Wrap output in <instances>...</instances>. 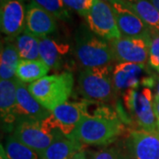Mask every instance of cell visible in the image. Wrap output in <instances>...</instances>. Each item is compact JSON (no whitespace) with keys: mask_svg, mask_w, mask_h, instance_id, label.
<instances>
[{"mask_svg":"<svg viewBox=\"0 0 159 159\" xmlns=\"http://www.w3.org/2000/svg\"><path fill=\"white\" fill-rule=\"evenodd\" d=\"M123 128L118 113L99 104L93 113L82 117L73 139L88 145L104 146L116 141Z\"/></svg>","mask_w":159,"mask_h":159,"instance_id":"cell-1","label":"cell"},{"mask_svg":"<svg viewBox=\"0 0 159 159\" xmlns=\"http://www.w3.org/2000/svg\"><path fill=\"white\" fill-rule=\"evenodd\" d=\"M74 51L77 59L85 68L107 66L116 60L111 44L84 25L75 34Z\"/></svg>","mask_w":159,"mask_h":159,"instance_id":"cell-2","label":"cell"},{"mask_svg":"<svg viewBox=\"0 0 159 159\" xmlns=\"http://www.w3.org/2000/svg\"><path fill=\"white\" fill-rule=\"evenodd\" d=\"M74 88V76L71 73L53 74L29 85V92L47 110L52 111L67 102Z\"/></svg>","mask_w":159,"mask_h":159,"instance_id":"cell-3","label":"cell"},{"mask_svg":"<svg viewBox=\"0 0 159 159\" xmlns=\"http://www.w3.org/2000/svg\"><path fill=\"white\" fill-rule=\"evenodd\" d=\"M78 86L85 100L108 102L116 93L113 84V68L111 65L86 67L79 74Z\"/></svg>","mask_w":159,"mask_h":159,"instance_id":"cell-4","label":"cell"},{"mask_svg":"<svg viewBox=\"0 0 159 159\" xmlns=\"http://www.w3.org/2000/svg\"><path fill=\"white\" fill-rule=\"evenodd\" d=\"M130 89L124 92V105L140 129L159 131L154 111V97L149 88Z\"/></svg>","mask_w":159,"mask_h":159,"instance_id":"cell-5","label":"cell"},{"mask_svg":"<svg viewBox=\"0 0 159 159\" xmlns=\"http://www.w3.org/2000/svg\"><path fill=\"white\" fill-rule=\"evenodd\" d=\"M58 134L51 131L43 120L20 118L17 119L12 135L41 156Z\"/></svg>","mask_w":159,"mask_h":159,"instance_id":"cell-6","label":"cell"},{"mask_svg":"<svg viewBox=\"0 0 159 159\" xmlns=\"http://www.w3.org/2000/svg\"><path fill=\"white\" fill-rule=\"evenodd\" d=\"M87 107V100L81 102H65L51 111V115L47 118V121L52 130L73 139L80 121L83 116L88 114Z\"/></svg>","mask_w":159,"mask_h":159,"instance_id":"cell-7","label":"cell"},{"mask_svg":"<svg viewBox=\"0 0 159 159\" xmlns=\"http://www.w3.org/2000/svg\"><path fill=\"white\" fill-rule=\"evenodd\" d=\"M85 18L89 29L102 39L111 42L121 37L112 9L108 3L96 0L95 5Z\"/></svg>","mask_w":159,"mask_h":159,"instance_id":"cell-8","label":"cell"},{"mask_svg":"<svg viewBox=\"0 0 159 159\" xmlns=\"http://www.w3.org/2000/svg\"><path fill=\"white\" fill-rule=\"evenodd\" d=\"M151 39L140 37H125L111 41L110 44L115 56V59L119 63L142 64L148 61L149 57V47Z\"/></svg>","mask_w":159,"mask_h":159,"instance_id":"cell-9","label":"cell"},{"mask_svg":"<svg viewBox=\"0 0 159 159\" xmlns=\"http://www.w3.org/2000/svg\"><path fill=\"white\" fill-rule=\"evenodd\" d=\"M121 35L125 37H140L151 39L152 34L142 19L121 0L110 3Z\"/></svg>","mask_w":159,"mask_h":159,"instance_id":"cell-10","label":"cell"},{"mask_svg":"<svg viewBox=\"0 0 159 159\" xmlns=\"http://www.w3.org/2000/svg\"><path fill=\"white\" fill-rule=\"evenodd\" d=\"M113 84L116 92H125L130 89L151 87L153 79L146 75L145 65L119 63L113 68Z\"/></svg>","mask_w":159,"mask_h":159,"instance_id":"cell-11","label":"cell"},{"mask_svg":"<svg viewBox=\"0 0 159 159\" xmlns=\"http://www.w3.org/2000/svg\"><path fill=\"white\" fill-rule=\"evenodd\" d=\"M126 147L135 159H159V131H132Z\"/></svg>","mask_w":159,"mask_h":159,"instance_id":"cell-12","label":"cell"},{"mask_svg":"<svg viewBox=\"0 0 159 159\" xmlns=\"http://www.w3.org/2000/svg\"><path fill=\"white\" fill-rule=\"evenodd\" d=\"M2 33L9 37L22 34L26 26V8L21 0H1Z\"/></svg>","mask_w":159,"mask_h":159,"instance_id":"cell-13","label":"cell"},{"mask_svg":"<svg viewBox=\"0 0 159 159\" xmlns=\"http://www.w3.org/2000/svg\"><path fill=\"white\" fill-rule=\"evenodd\" d=\"M57 29L56 18L41 8L34 2L26 7L25 31L37 38H42L52 34Z\"/></svg>","mask_w":159,"mask_h":159,"instance_id":"cell-14","label":"cell"},{"mask_svg":"<svg viewBox=\"0 0 159 159\" xmlns=\"http://www.w3.org/2000/svg\"><path fill=\"white\" fill-rule=\"evenodd\" d=\"M51 114L44 108L29 92V86L18 81L16 116L18 119L28 118L35 120H43Z\"/></svg>","mask_w":159,"mask_h":159,"instance_id":"cell-15","label":"cell"},{"mask_svg":"<svg viewBox=\"0 0 159 159\" xmlns=\"http://www.w3.org/2000/svg\"><path fill=\"white\" fill-rule=\"evenodd\" d=\"M19 80L15 77L0 81V110L1 120L5 125L11 126L17 122V85Z\"/></svg>","mask_w":159,"mask_h":159,"instance_id":"cell-16","label":"cell"},{"mask_svg":"<svg viewBox=\"0 0 159 159\" xmlns=\"http://www.w3.org/2000/svg\"><path fill=\"white\" fill-rule=\"evenodd\" d=\"M68 52L69 45L66 43L57 42L48 36L39 38L40 59L50 68H59Z\"/></svg>","mask_w":159,"mask_h":159,"instance_id":"cell-17","label":"cell"},{"mask_svg":"<svg viewBox=\"0 0 159 159\" xmlns=\"http://www.w3.org/2000/svg\"><path fill=\"white\" fill-rule=\"evenodd\" d=\"M81 148V142L58 134L54 142L41 155V159H72Z\"/></svg>","mask_w":159,"mask_h":159,"instance_id":"cell-18","label":"cell"},{"mask_svg":"<svg viewBox=\"0 0 159 159\" xmlns=\"http://www.w3.org/2000/svg\"><path fill=\"white\" fill-rule=\"evenodd\" d=\"M145 23L152 34H159V11L149 0H121Z\"/></svg>","mask_w":159,"mask_h":159,"instance_id":"cell-19","label":"cell"},{"mask_svg":"<svg viewBox=\"0 0 159 159\" xmlns=\"http://www.w3.org/2000/svg\"><path fill=\"white\" fill-rule=\"evenodd\" d=\"M50 67L41 59H20L16 70V78L23 83H33L45 77Z\"/></svg>","mask_w":159,"mask_h":159,"instance_id":"cell-20","label":"cell"},{"mask_svg":"<svg viewBox=\"0 0 159 159\" xmlns=\"http://www.w3.org/2000/svg\"><path fill=\"white\" fill-rule=\"evenodd\" d=\"M20 57L16 44L7 43L1 50L0 61V78L11 80L16 77V70Z\"/></svg>","mask_w":159,"mask_h":159,"instance_id":"cell-21","label":"cell"},{"mask_svg":"<svg viewBox=\"0 0 159 159\" xmlns=\"http://www.w3.org/2000/svg\"><path fill=\"white\" fill-rule=\"evenodd\" d=\"M16 46L20 59L35 60L40 59L39 38L23 31L16 37Z\"/></svg>","mask_w":159,"mask_h":159,"instance_id":"cell-22","label":"cell"},{"mask_svg":"<svg viewBox=\"0 0 159 159\" xmlns=\"http://www.w3.org/2000/svg\"><path fill=\"white\" fill-rule=\"evenodd\" d=\"M4 148L8 159H41L36 151L24 145L13 135L7 137Z\"/></svg>","mask_w":159,"mask_h":159,"instance_id":"cell-23","label":"cell"},{"mask_svg":"<svg viewBox=\"0 0 159 159\" xmlns=\"http://www.w3.org/2000/svg\"><path fill=\"white\" fill-rule=\"evenodd\" d=\"M41 8L59 20H66L70 18L69 11L63 0H32Z\"/></svg>","mask_w":159,"mask_h":159,"instance_id":"cell-24","label":"cell"},{"mask_svg":"<svg viewBox=\"0 0 159 159\" xmlns=\"http://www.w3.org/2000/svg\"><path fill=\"white\" fill-rule=\"evenodd\" d=\"M65 5L78 12L80 16L86 17L94 6L96 0H63Z\"/></svg>","mask_w":159,"mask_h":159,"instance_id":"cell-25","label":"cell"},{"mask_svg":"<svg viewBox=\"0 0 159 159\" xmlns=\"http://www.w3.org/2000/svg\"><path fill=\"white\" fill-rule=\"evenodd\" d=\"M149 66L159 72V34H152L149 47Z\"/></svg>","mask_w":159,"mask_h":159,"instance_id":"cell-26","label":"cell"},{"mask_svg":"<svg viewBox=\"0 0 159 159\" xmlns=\"http://www.w3.org/2000/svg\"><path fill=\"white\" fill-rule=\"evenodd\" d=\"M92 159H123V153L116 148H104L94 154Z\"/></svg>","mask_w":159,"mask_h":159,"instance_id":"cell-27","label":"cell"},{"mask_svg":"<svg viewBox=\"0 0 159 159\" xmlns=\"http://www.w3.org/2000/svg\"><path fill=\"white\" fill-rule=\"evenodd\" d=\"M153 107L155 114H156V118H157V125H158L159 127V97L157 95H156L154 97Z\"/></svg>","mask_w":159,"mask_h":159,"instance_id":"cell-28","label":"cell"},{"mask_svg":"<svg viewBox=\"0 0 159 159\" xmlns=\"http://www.w3.org/2000/svg\"><path fill=\"white\" fill-rule=\"evenodd\" d=\"M72 159H86V155L82 150H80L78 153L75 154Z\"/></svg>","mask_w":159,"mask_h":159,"instance_id":"cell-29","label":"cell"},{"mask_svg":"<svg viewBox=\"0 0 159 159\" xmlns=\"http://www.w3.org/2000/svg\"><path fill=\"white\" fill-rule=\"evenodd\" d=\"M0 159H8L7 156H6V151H5V148L3 146V144L0 145Z\"/></svg>","mask_w":159,"mask_h":159,"instance_id":"cell-30","label":"cell"},{"mask_svg":"<svg viewBox=\"0 0 159 159\" xmlns=\"http://www.w3.org/2000/svg\"><path fill=\"white\" fill-rule=\"evenodd\" d=\"M149 1L152 3V5L159 11V0H149Z\"/></svg>","mask_w":159,"mask_h":159,"instance_id":"cell-31","label":"cell"},{"mask_svg":"<svg viewBox=\"0 0 159 159\" xmlns=\"http://www.w3.org/2000/svg\"><path fill=\"white\" fill-rule=\"evenodd\" d=\"M123 159H135L129 152L128 153L123 154Z\"/></svg>","mask_w":159,"mask_h":159,"instance_id":"cell-32","label":"cell"},{"mask_svg":"<svg viewBox=\"0 0 159 159\" xmlns=\"http://www.w3.org/2000/svg\"><path fill=\"white\" fill-rule=\"evenodd\" d=\"M157 95L159 97V81H158V85H157Z\"/></svg>","mask_w":159,"mask_h":159,"instance_id":"cell-33","label":"cell"},{"mask_svg":"<svg viewBox=\"0 0 159 159\" xmlns=\"http://www.w3.org/2000/svg\"><path fill=\"white\" fill-rule=\"evenodd\" d=\"M102 1H104V2H109V3H111V1H113V0H102Z\"/></svg>","mask_w":159,"mask_h":159,"instance_id":"cell-34","label":"cell"}]
</instances>
